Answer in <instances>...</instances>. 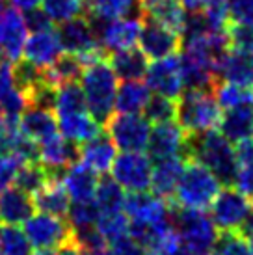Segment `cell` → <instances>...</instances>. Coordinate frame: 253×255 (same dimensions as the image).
Listing matches in <instances>:
<instances>
[{"mask_svg":"<svg viewBox=\"0 0 253 255\" xmlns=\"http://www.w3.org/2000/svg\"><path fill=\"white\" fill-rule=\"evenodd\" d=\"M116 149L118 147L112 142L110 134L101 130L99 134H95L80 145V160L88 168H92L93 171L105 175L106 171L112 168V162L116 158Z\"/></svg>","mask_w":253,"mask_h":255,"instance_id":"44dd1931","label":"cell"},{"mask_svg":"<svg viewBox=\"0 0 253 255\" xmlns=\"http://www.w3.org/2000/svg\"><path fill=\"white\" fill-rule=\"evenodd\" d=\"M0 255H32V244L19 226L0 227Z\"/></svg>","mask_w":253,"mask_h":255,"instance_id":"d590c367","label":"cell"},{"mask_svg":"<svg viewBox=\"0 0 253 255\" xmlns=\"http://www.w3.org/2000/svg\"><path fill=\"white\" fill-rule=\"evenodd\" d=\"M253 201L244 196L239 188L225 186L216 194L211 203V218L218 231H239L242 222L246 220L248 213L252 211Z\"/></svg>","mask_w":253,"mask_h":255,"instance_id":"9c48e42d","label":"cell"},{"mask_svg":"<svg viewBox=\"0 0 253 255\" xmlns=\"http://www.w3.org/2000/svg\"><path fill=\"white\" fill-rule=\"evenodd\" d=\"M205 0H181V4L184 6L186 11H199L201 6H203Z\"/></svg>","mask_w":253,"mask_h":255,"instance_id":"9f6ffc18","label":"cell"},{"mask_svg":"<svg viewBox=\"0 0 253 255\" xmlns=\"http://www.w3.org/2000/svg\"><path fill=\"white\" fill-rule=\"evenodd\" d=\"M101 211H99L95 199H82V201H73L67 211V222L73 229H82V227L97 226Z\"/></svg>","mask_w":253,"mask_h":255,"instance_id":"74e56055","label":"cell"},{"mask_svg":"<svg viewBox=\"0 0 253 255\" xmlns=\"http://www.w3.org/2000/svg\"><path fill=\"white\" fill-rule=\"evenodd\" d=\"M35 255H52V254H50V252H37Z\"/></svg>","mask_w":253,"mask_h":255,"instance_id":"94428289","label":"cell"},{"mask_svg":"<svg viewBox=\"0 0 253 255\" xmlns=\"http://www.w3.org/2000/svg\"><path fill=\"white\" fill-rule=\"evenodd\" d=\"M147 15H151L155 21H158L164 26L181 34V30L184 26V19H186V9L181 4V0H162L156 6L149 7Z\"/></svg>","mask_w":253,"mask_h":255,"instance_id":"836d02e7","label":"cell"},{"mask_svg":"<svg viewBox=\"0 0 253 255\" xmlns=\"http://www.w3.org/2000/svg\"><path fill=\"white\" fill-rule=\"evenodd\" d=\"M235 184L244 196L253 201V166H240Z\"/></svg>","mask_w":253,"mask_h":255,"instance_id":"f907efd6","label":"cell"},{"mask_svg":"<svg viewBox=\"0 0 253 255\" xmlns=\"http://www.w3.org/2000/svg\"><path fill=\"white\" fill-rule=\"evenodd\" d=\"M211 255H252L246 239L239 231H220Z\"/></svg>","mask_w":253,"mask_h":255,"instance_id":"b9f144b4","label":"cell"},{"mask_svg":"<svg viewBox=\"0 0 253 255\" xmlns=\"http://www.w3.org/2000/svg\"><path fill=\"white\" fill-rule=\"evenodd\" d=\"M99 231L105 235V239L108 242L120 239L123 235L128 233V216L125 214V211L114 214H101L97 222Z\"/></svg>","mask_w":253,"mask_h":255,"instance_id":"7bdbcfd3","label":"cell"},{"mask_svg":"<svg viewBox=\"0 0 253 255\" xmlns=\"http://www.w3.org/2000/svg\"><path fill=\"white\" fill-rule=\"evenodd\" d=\"M84 15L90 19H143L140 0H84Z\"/></svg>","mask_w":253,"mask_h":255,"instance_id":"d6986e66","label":"cell"},{"mask_svg":"<svg viewBox=\"0 0 253 255\" xmlns=\"http://www.w3.org/2000/svg\"><path fill=\"white\" fill-rule=\"evenodd\" d=\"M222 107L216 101L214 90H184L177 99L179 127L186 134L218 128Z\"/></svg>","mask_w":253,"mask_h":255,"instance_id":"277c9868","label":"cell"},{"mask_svg":"<svg viewBox=\"0 0 253 255\" xmlns=\"http://www.w3.org/2000/svg\"><path fill=\"white\" fill-rule=\"evenodd\" d=\"M56 95H58V86L52 84L49 78L45 77L35 84L28 93H26V105L41 110H49V112H56Z\"/></svg>","mask_w":253,"mask_h":255,"instance_id":"60d3db41","label":"cell"},{"mask_svg":"<svg viewBox=\"0 0 253 255\" xmlns=\"http://www.w3.org/2000/svg\"><path fill=\"white\" fill-rule=\"evenodd\" d=\"M248 241H250V242H248V246H250V254L253 255V235H250V237H248Z\"/></svg>","mask_w":253,"mask_h":255,"instance_id":"680465c9","label":"cell"},{"mask_svg":"<svg viewBox=\"0 0 253 255\" xmlns=\"http://www.w3.org/2000/svg\"><path fill=\"white\" fill-rule=\"evenodd\" d=\"M101 130H103V127L93 120L92 114L88 112L58 116V132H62V136L77 143L88 142L90 138L99 134Z\"/></svg>","mask_w":253,"mask_h":255,"instance_id":"f1b7e54d","label":"cell"},{"mask_svg":"<svg viewBox=\"0 0 253 255\" xmlns=\"http://www.w3.org/2000/svg\"><path fill=\"white\" fill-rule=\"evenodd\" d=\"M147 255H181V244H179L177 235L171 233L169 237H166L160 244L147 250Z\"/></svg>","mask_w":253,"mask_h":255,"instance_id":"816d5d0a","label":"cell"},{"mask_svg":"<svg viewBox=\"0 0 253 255\" xmlns=\"http://www.w3.org/2000/svg\"><path fill=\"white\" fill-rule=\"evenodd\" d=\"M220 132L231 143H239L253 136V103L225 108L220 118Z\"/></svg>","mask_w":253,"mask_h":255,"instance_id":"7402d4cb","label":"cell"},{"mask_svg":"<svg viewBox=\"0 0 253 255\" xmlns=\"http://www.w3.org/2000/svg\"><path fill=\"white\" fill-rule=\"evenodd\" d=\"M90 22H92L93 30H95L99 47L105 54L134 47L136 41H138L141 24L140 19H126V17L125 19H112V21L90 19Z\"/></svg>","mask_w":253,"mask_h":255,"instance_id":"4fadbf2b","label":"cell"},{"mask_svg":"<svg viewBox=\"0 0 253 255\" xmlns=\"http://www.w3.org/2000/svg\"><path fill=\"white\" fill-rule=\"evenodd\" d=\"M237 158L240 166H253V136L237 143Z\"/></svg>","mask_w":253,"mask_h":255,"instance_id":"f5cc1de1","label":"cell"},{"mask_svg":"<svg viewBox=\"0 0 253 255\" xmlns=\"http://www.w3.org/2000/svg\"><path fill=\"white\" fill-rule=\"evenodd\" d=\"M78 112H88L82 86L77 80L60 84L56 95V116H69V114Z\"/></svg>","mask_w":253,"mask_h":255,"instance_id":"1f68e13d","label":"cell"},{"mask_svg":"<svg viewBox=\"0 0 253 255\" xmlns=\"http://www.w3.org/2000/svg\"><path fill=\"white\" fill-rule=\"evenodd\" d=\"M231 22L253 24V0H227Z\"/></svg>","mask_w":253,"mask_h":255,"instance_id":"c3c4849f","label":"cell"},{"mask_svg":"<svg viewBox=\"0 0 253 255\" xmlns=\"http://www.w3.org/2000/svg\"><path fill=\"white\" fill-rule=\"evenodd\" d=\"M108 62L120 80H141L147 71L149 58L143 54L141 49L128 47V49L110 52Z\"/></svg>","mask_w":253,"mask_h":255,"instance_id":"d4e9b609","label":"cell"},{"mask_svg":"<svg viewBox=\"0 0 253 255\" xmlns=\"http://www.w3.org/2000/svg\"><path fill=\"white\" fill-rule=\"evenodd\" d=\"M214 95H216V101L222 107V110L239 107V105H252L253 103V90H250L246 86L233 84V82H224V80H220L216 84Z\"/></svg>","mask_w":253,"mask_h":255,"instance_id":"e575fe53","label":"cell"},{"mask_svg":"<svg viewBox=\"0 0 253 255\" xmlns=\"http://www.w3.org/2000/svg\"><path fill=\"white\" fill-rule=\"evenodd\" d=\"M26 24L17 7H6L0 13V54L7 62H17L22 56L26 43Z\"/></svg>","mask_w":253,"mask_h":255,"instance_id":"2e32d148","label":"cell"},{"mask_svg":"<svg viewBox=\"0 0 253 255\" xmlns=\"http://www.w3.org/2000/svg\"><path fill=\"white\" fill-rule=\"evenodd\" d=\"M39 6L50 17V21L62 24L73 17L84 15V0H41Z\"/></svg>","mask_w":253,"mask_h":255,"instance_id":"ab89813d","label":"cell"},{"mask_svg":"<svg viewBox=\"0 0 253 255\" xmlns=\"http://www.w3.org/2000/svg\"><path fill=\"white\" fill-rule=\"evenodd\" d=\"M147 155L151 160H164V158H173L181 156L184 158V149H186V132L179 127V123L168 121V123H158L155 128H151L147 142Z\"/></svg>","mask_w":253,"mask_h":255,"instance_id":"9a60e30c","label":"cell"},{"mask_svg":"<svg viewBox=\"0 0 253 255\" xmlns=\"http://www.w3.org/2000/svg\"><path fill=\"white\" fill-rule=\"evenodd\" d=\"M32 198H34L35 211L52 214L58 218H67L71 198L62 181H49L41 190L35 192Z\"/></svg>","mask_w":253,"mask_h":255,"instance_id":"4316f807","label":"cell"},{"mask_svg":"<svg viewBox=\"0 0 253 255\" xmlns=\"http://www.w3.org/2000/svg\"><path fill=\"white\" fill-rule=\"evenodd\" d=\"M108 255H147V250L126 233L116 241L108 242Z\"/></svg>","mask_w":253,"mask_h":255,"instance_id":"bcb514c9","label":"cell"},{"mask_svg":"<svg viewBox=\"0 0 253 255\" xmlns=\"http://www.w3.org/2000/svg\"><path fill=\"white\" fill-rule=\"evenodd\" d=\"M24 235L32 248L37 252H52L62 244L73 241V227L67 218H58L52 214H32L24 224Z\"/></svg>","mask_w":253,"mask_h":255,"instance_id":"8992f818","label":"cell"},{"mask_svg":"<svg viewBox=\"0 0 253 255\" xmlns=\"http://www.w3.org/2000/svg\"><path fill=\"white\" fill-rule=\"evenodd\" d=\"M49 171L43 166L39 160L34 162H22V166L19 168L17 175H15V186L21 190L28 192L30 196H34L37 190H41L45 184L49 183Z\"/></svg>","mask_w":253,"mask_h":255,"instance_id":"d6a6232c","label":"cell"},{"mask_svg":"<svg viewBox=\"0 0 253 255\" xmlns=\"http://www.w3.org/2000/svg\"><path fill=\"white\" fill-rule=\"evenodd\" d=\"M125 198H126L125 188L114 177H108L105 173V177L99 179L93 199H95L101 214L121 213L123 205H125Z\"/></svg>","mask_w":253,"mask_h":255,"instance_id":"f546056e","label":"cell"},{"mask_svg":"<svg viewBox=\"0 0 253 255\" xmlns=\"http://www.w3.org/2000/svg\"><path fill=\"white\" fill-rule=\"evenodd\" d=\"M11 2V6L17 7V9H30V7H35L41 4V0H9Z\"/></svg>","mask_w":253,"mask_h":255,"instance_id":"11a10c76","label":"cell"},{"mask_svg":"<svg viewBox=\"0 0 253 255\" xmlns=\"http://www.w3.org/2000/svg\"><path fill=\"white\" fill-rule=\"evenodd\" d=\"M145 84L156 95H164L169 99H179L184 92L183 69L179 52L166 58L153 60L145 71Z\"/></svg>","mask_w":253,"mask_h":255,"instance_id":"7c38bea8","label":"cell"},{"mask_svg":"<svg viewBox=\"0 0 253 255\" xmlns=\"http://www.w3.org/2000/svg\"><path fill=\"white\" fill-rule=\"evenodd\" d=\"M6 0H0V13H2V11H4V9H6Z\"/></svg>","mask_w":253,"mask_h":255,"instance_id":"91938a15","label":"cell"},{"mask_svg":"<svg viewBox=\"0 0 253 255\" xmlns=\"http://www.w3.org/2000/svg\"><path fill=\"white\" fill-rule=\"evenodd\" d=\"M212 30H225L229 26V4L227 0H205L201 9Z\"/></svg>","mask_w":253,"mask_h":255,"instance_id":"ee69618b","label":"cell"},{"mask_svg":"<svg viewBox=\"0 0 253 255\" xmlns=\"http://www.w3.org/2000/svg\"><path fill=\"white\" fill-rule=\"evenodd\" d=\"M108 134L120 151H143L147 147L151 123L141 114H118L108 123Z\"/></svg>","mask_w":253,"mask_h":255,"instance_id":"30bf717a","label":"cell"},{"mask_svg":"<svg viewBox=\"0 0 253 255\" xmlns=\"http://www.w3.org/2000/svg\"><path fill=\"white\" fill-rule=\"evenodd\" d=\"M22 19H24V24H26V30L28 32H43V30H50L54 22L50 21V17L45 13V9L41 6L30 7V9H24L22 11Z\"/></svg>","mask_w":253,"mask_h":255,"instance_id":"7dc6e473","label":"cell"},{"mask_svg":"<svg viewBox=\"0 0 253 255\" xmlns=\"http://www.w3.org/2000/svg\"><path fill=\"white\" fill-rule=\"evenodd\" d=\"M54 255H80V248L77 246L75 241H69V242H65V244H62V246L56 250Z\"/></svg>","mask_w":253,"mask_h":255,"instance_id":"db71d44e","label":"cell"},{"mask_svg":"<svg viewBox=\"0 0 253 255\" xmlns=\"http://www.w3.org/2000/svg\"><path fill=\"white\" fill-rule=\"evenodd\" d=\"M227 34H229L231 47L242 50H253V24L229 22Z\"/></svg>","mask_w":253,"mask_h":255,"instance_id":"f6af8a7d","label":"cell"},{"mask_svg":"<svg viewBox=\"0 0 253 255\" xmlns=\"http://www.w3.org/2000/svg\"><path fill=\"white\" fill-rule=\"evenodd\" d=\"M11 62H7L6 58L0 60V103L9 97L15 90H19L13 82V67Z\"/></svg>","mask_w":253,"mask_h":255,"instance_id":"681fc988","label":"cell"},{"mask_svg":"<svg viewBox=\"0 0 253 255\" xmlns=\"http://www.w3.org/2000/svg\"><path fill=\"white\" fill-rule=\"evenodd\" d=\"M62 50L63 49L58 39V34L50 28L43 30V32H32L30 37H26L22 56L39 67H49L62 54Z\"/></svg>","mask_w":253,"mask_h":255,"instance_id":"ffe728a7","label":"cell"},{"mask_svg":"<svg viewBox=\"0 0 253 255\" xmlns=\"http://www.w3.org/2000/svg\"><path fill=\"white\" fill-rule=\"evenodd\" d=\"M138 43L143 54L149 60H158V58H166L171 54H177L181 50V34L175 30L168 28L155 21L151 15H143L140 24V34H138Z\"/></svg>","mask_w":253,"mask_h":255,"instance_id":"8fae6325","label":"cell"},{"mask_svg":"<svg viewBox=\"0 0 253 255\" xmlns=\"http://www.w3.org/2000/svg\"><path fill=\"white\" fill-rule=\"evenodd\" d=\"M220 192L218 179L197 160L184 162L183 175L179 179L173 201L181 207L207 211Z\"/></svg>","mask_w":253,"mask_h":255,"instance_id":"5b68a950","label":"cell"},{"mask_svg":"<svg viewBox=\"0 0 253 255\" xmlns=\"http://www.w3.org/2000/svg\"><path fill=\"white\" fill-rule=\"evenodd\" d=\"M184 160H197L203 164L224 186L235 184L240 168L237 149L216 128L186 134Z\"/></svg>","mask_w":253,"mask_h":255,"instance_id":"6da1fadb","label":"cell"},{"mask_svg":"<svg viewBox=\"0 0 253 255\" xmlns=\"http://www.w3.org/2000/svg\"><path fill=\"white\" fill-rule=\"evenodd\" d=\"M141 114L153 125L173 121L177 118V101L164 95H151Z\"/></svg>","mask_w":253,"mask_h":255,"instance_id":"8d00e7d4","label":"cell"},{"mask_svg":"<svg viewBox=\"0 0 253 255\" xmlns=\"http://www.w3.org/2000/svg\"><path fill=\"white\" fill-rule=\"evenodd\" d=\"M13 82L15 86L24 93V97H26V93L34 88L35 84H39L43 78H45V67H39V65L32 64L30 60H17L13 62Z\"/></svg>","mask_w":253,"mask_h":255,"instance_id":"f35d334b","label":"cell"},{"mask_svg":"<svg viewBox=\"0 0 253 255\" xmlns=\"http://www.w3.org/2000/svg\"><path fill=\"white\" fill-rule=\"evenodd\" d=\"M19 130L39 143L50 136L58 134V120L54 112L26 105L19 118Z\"/></svg>","mask_w":253,"mask_h":255,"instance_id":"cb8c5ba5","label":"cell"},{"mask_svg":"<svg viewBox=\"0 0 253 255\" xmlns=\"http://www.w3.org/2000/svg\"><path fill=\"white\" fill-rule=\"evenodd\" d=\"M218 78L224 82H233V84L253 86V50L231 49L225 52L222 62L218 65Z\"/></svg>","mask_w":253,"mask_h":255,"instance_id":"ac0fdd59","label":"cell"},{"mask_svg":"<svg viewBox=\"0 0 253 255\" xmlns=\"http://www.w3.org/2000/svg\"><path fill=\"white\" fill-rule=\"evenodd\" d=\"M58 39L62 43V49L65 52L77 54L84 60V64H90L92 60L99 56H105V52L101 50L93 30L92 22L88 17H73L69 21L62 22L56 30Z\"/></svg>","mask_w":253,"mask_h":255,"instance_id":"52a82bcc","label":"cell"},{"mask_svg":"<svg viewBox=\"0 0 253 255\" xmlns=\"http://www.w3.org/2000/svg\"><path fill=\"white\" fill-rule=\"evenodd\" d=\"M151 97V90L147 84L140 80H123L116 92L114 110L118 114H141Z\"/></svg>","mask_w":253,"mask_h":255,"instance_id":"83f0119b","label":"cell"},{"mask_svg":"<svg viewBox=\"0 0 253 255\" xmlns=\"http://www.w3.org/2000/svg\"><path fill=\"white\" fill-rule=\"evenodd\" d=\"M141 2V6H143V9L147 11L149 7H153V6H156L158 2H162V0H140Z\"/></svg>","mask_w":253,"mask_h":255,"instance_id":"6f0895ef","label":"cell"},{"mask_svg":"<svg viewBox=\"0 0 253 255\" xmlns=\"http://www.w3.org/2000/svg\"><path fill=\"white\" fill-rule=\"evenodd\" d=\"M80 160V145L69 138L54 134L39 142V162L47 168L50 181H63L69 166Z\"/></svg>","mask_w":253,"mask_h":255,"instance_id":"5bb4252c","label":"cell"},{"mask_svg":"<svg viewBox=\"0 0 253 255\" xmlns=\"http://www.w3.org/2000/svg\"><path fill=\"white\" fill-rule=\"evenodd\" d=\"M171 226L184 255H211L218 227L205 211L181 207L171 199Z\"/></svg>","mask_w":253,"mask_h":255,"instance_id":"3957f363","label":"cell"},{"mask_svg":"<svg viewBox=\"0 0 253 255\" xmlns=\"http://www.w3.org/2000/svg\"><path fill=\"white\" fill-rule=\"evenodd\" d=\"M35 213L34 198L17 186H7L0 192V224L22 226Z\"/></svg>","mask_w":253,"mask_h":255,"instance_id":"e0dca14e","label":"cell"},{"mask_svg":"<svg viewBox=\"0 0 253 255\" xmlns=\"http://www.w3.org/2000/svg\"><path fill=\"white\" fill-rule=\"evenodd\" d=\"M62 183L73 201H82V199H93L99 177L97 171L88 168L86 164L77 162L67 168Z\"/></svg>","mask_w":253,"mask_h":255,"instance_id":"484cf974","label":"cell"},{"mask_svg":"<svg viewBox=\"0 0 253 255\" xmlns=\"http://www.w3.org/2000/svg\"><path fill=\"white\" fill-rule=\"evenodd\" d=\"M112 177L128 192H141L151 188L153 160L143 151H123L112 162Z\"/></svg>","mask_w":253,"mask_h":255,"instance_id":"ba28073f","label":"cell"},{"mask_svg":"<svg viewBox=\"0 0 253 255\" xmlns=\"http://www.w3.org/2000/svg\"><path fill=\"white\" fill-rule=\"evenodd\" d=\"M82 90H84L86 105L101 127H105L114 116V103L118 92V77L114 73L110 62L105 56H99L84 65L82 71Z\"/></svg>","mask_w":253,"mask_h":255,"instance_id":"7a4b0ae2","label":"cell"},{"mask_svg":"<svg viewBox=\"0 0 253 255\" xmlns=\"http://www.w3.org/2000/svg\"><path fill=\"white\" fill-rule=\"evenodd\" d=\"M184 158L173 156V158H164L156 160L151 175V190L162 199H173L177 190L179 179L184 170Z\"/></svg>","mask_w":253,"mask_h":255,"instance_id":"603a6c76","label":"cell"},{"mask_svg":"<svg viewBox=\"0 0 253 255\" xmlns=\"http://www.w3.org/2000/svg\"><path fill=\"white\" fill-rule=\"evenodd\" d=\"M84 65V60L80 56L65 52V54H60L49 67H45V77L56 86L65 84V82H75L82 77Z\"/></svg>","mask_w":253,"mask_h":255,"instance_id":"4dcf8cb0","label":"cell"}]
</instances>
